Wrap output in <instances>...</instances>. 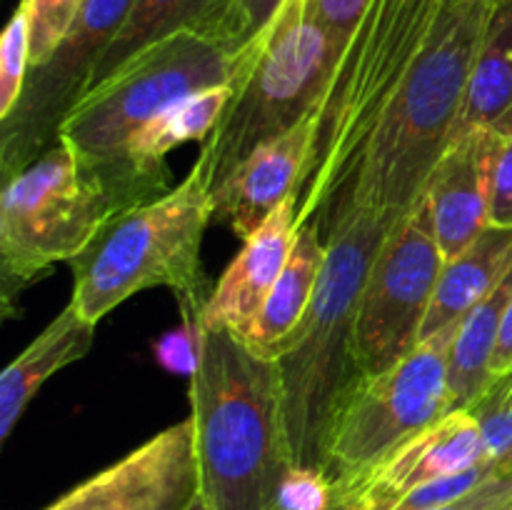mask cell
I'll list each match as a JSON object with an SVG mask.
<instances>
[{"mask_svg": "<svg viewBox=\"0 0 512 510\" xmlns=\"http://www.w3.org/2000/svg\"><path fill=\"white\" fill-rule=\"evenodd\" d=\"M445 0H370L335 60L315 110V135L295 188L298 228L323 240L343 215L355 178Z\"/></svg>", "mask_w": 512, "mask_h": 510, "instance_id": "cell-1", "label": "cell"}, {"mask_svg": "<svg viewBox=\"0 0 512 510\" xmlns=\"http://www.w3.org/2000/svg\"><path fill=\"white\" fill-rule=\"evenodd\" d=\"M190 418L208 510H273L295 468L275 360L233 330H205Z\"/></svg>", "mask_w": 512, "mask_h": 510, "instance_id": "cell-2", "label": "cell"}, {"mask_svg": "<svg viewBox=\"0 0 512 510\" xmlns=\"http://www.w3.org/2000/svg\"><path fill=\"white\" fill-rule=\"evenodd\" d=\"M495 3L445 0L335 228L355 210L398 225L418 205L435 163L455 138L470 70Z\"/></svg>", "mask_w": 512, "mask_h": 510, "instance_id": "cell-3", "label": "cell"}, {"mask_svg": "<svg viewBox=\"0 0 512 510\" xmlns=\"http://www.w3.org/2000/svg\"><path fill=\"white\" fill-rule=\"evenodd\" d=\"M395 225L373 213H350L325 240V265L313 303L270 358L278 365L285 425L298 468L320 470L330 423L363 378L355 313L380 245Z\"/></svg>", "mask_w": 512, "mask_h": 510, "instance_id": "cell-4", "label": "cell"}, {"mask_svg": "<svg viewBox=\"0 0 512 510\" xmlns=\"http://www.w3.org/2000/svg\"><path fill=\"white\" fill-rule=\"evenodd\" d=\"M213 223V158L200 148L193 170L165 195L113 215L88 248L70 260L80 315L98 325L140 290L170 288L183 320H200L210 288L200 260Z\"/></svg>", "mask_w": 512, "mask_h": 510, "instance_id": "cell-5", "label": "cell"}, {"mask_svg": "<svg viewBox=\"0 0 512 510\" xmlns=\"http://www.w3.org/2000/svg\"><path fill=\"white\" fill-rule=\"evenodd\" d=\"M253 50L200 33L158 40L123 65L113 78L78 100L60 125L58 140L108 188L120 213L158 198L128 160L133 135L168 105L200 90L235 85Z\"/></svg>", "mask_w": 512, "mask_h": 510, "instance_id": "cell-6", "label": "cell"}, {"mask_svg": "<svg viewBox=\"0 0 512 510\" xmlns=\"http://www.w3.org/2000/svg\"><path fill=\"white\" fill-rule=\"evenodd\" d=\"M340 50L330 30L310 13L308 0H285L273 23L253 40L233 98L203 140L213 158V185L258 145L315 115Z\"/></svg>", "mask_w": 512, "mask_h": 510, "instance_id": "cell-7", "label": "cell"}, {"mask_svg": "<svg viewBox=\"0 0 512 510\" xmlns=\"http://www.w3.org/2000/svg\"><path fill=\"white\" fill-rule=\"evenodd\" d=\"M120 208L108 188L58 140L40 158L3 180L0 193V300L15 310L20 293L50 265L70 263Z\"/></svg>", "mask_w": 512, "mask_h": 510, "instance_id": "cell-8", "label": "cell"}, {"mask_svg": "<svg viewBox=\"0 0 512 510\" xmlns=\"http://www.w3.org/2000/svg\"><path fill=\"white\" fill-rule=\"evenodd\" d=\"M460 325L420 340L418 348L378 375H363L340 403L320 473L333 490L363 478L395 448L453 410L448 360Z\"/></svg>", "mask_w": 512, "mask_h": 510, "instance_id": "cell-9", "label": "cell"}, {"mask_svg": "<svg viewBox=\"0 0 512 510\" xmlns=\"http://www.w3.org/2000/svg\"><path fill=\"white\" fill-rule=\"evenodd\" d=\"M443 265L428 208L418 200L383 240L360 293L355 345L363 375L385 373L418 348Z\"/></svg>", "mask_w": 512, "mask_h": 510, "instance_id": "cell-10", "label": "cell"}, {"mask_svg": "<svg viewBox=\"0 0 512 510\" xmlns=\"http://www.w3.org/2000/svg\"><path fill=\"white\" fill-rule=\"evenodd\" d=\"M135 0H85L68 35L43 65L30 68L13 113L0 120L3 180L58 143L63 120L88 93L100 58L128 20Z\"/></svg>", "mask_w": 512, "mask_h": 510, "instance_id": "cell-11", "label": "cell"}, {"mask_svg": "<svg viewBox=\"0 0 512 510\" xmlns=\"http://www.w3.org/2000/svg\"><path fill=\"white\" fill-rule=\"evenodd\" d=\"M198 490L193 418H185L43 510H188Z\"/></svg>", "mask_w": 512, "mask_h": 510, "instance_id": "cell-12", "label": "cell"}, {"mask_svg": "<svg viewBox=\"0 0 512 510\" xmlns=\"http://www.w3.org/2000/svg\"><path fill=\"white\" fill-rule=\"evenodd\" d=\"M488 460L493 458L478 418L468 408L450 410L363 478L333 490V510H393L415 490Z\"/></svg>", "mask_w": 512, "mask_h": 510, "instance_id": "cell-13", "label": "cell"}, {"mask_svg": "<svg viewBox=\"0 0 512 510\" xmlns=\"http://www.w3.org/2000/svg\"><path fill=\"white\" fill-rule=\"evenodd\" d=\"M495 130L458 135L435 163L420 200L445 260L463 253L490 228V163Z\"/></svg>", "mask_w": 512, "mask_h": 510, "instance_id": "cell-14", "label": "cell"}, {"mask_svg": "<svg viewBox=\"0 0 512 510\" xmlns=\"http://www.w3.org/2000/svg\"><path fill=\"white\" fill-rule=\"evenodd\" d=\"M315 115L288 133L258 145L220 183L213 185V223H223L245 240L253 235L290 195L303 175Z\"/></svg>", "mask_w": 512, "mask_h": 510, "instance_id": "cell-15", "label": "cell"}, {"mask_svg": "<svg viewBox=\"0 0 512 510\" xmlns=\"http://www.w3.org/2000/svg\"><path fill=\"white\" fill-rule=\"evenodd\" d=\"M298 235V203L290 195L253 235L243 240V248L220 275L210 293L200 325L205 330H233L243 333L263 308L275 280L283 273Z\"/></svg>", "mask_w": 512, "mask_h": 510, "instance_id": "cell-16", "label": "cell"}, {"mask_svg": "<svg viewBox=\"0 0 512 510\" xmlns=\"http://www.w3.org/2000/svg\"><path fill=\"white\" fill-rule=\"evenodd\" d=\"M178 33H200L245 48L235 25V0H135L128 20L100 58L88 93L145 48Z\"/></svg>", "mask_w": 512, "mask_h": 510, "instance_id": "cell-17", "label": "cell"}, {"mask_svg": "<svg viewBox=\"0 0 512 510\" xmlns=\"http://www.w3.org/2000/svg\"><path fill=\"white\" fill-rule=\"evenodd\" d=\"M95 343V323L85 320L75 305H65L33 343L0 375V443L13 435L30 400L48 383L50 375L78 363Z\"/></svg>", "mask_w": 512, "mask_h": 510, "instance_id": "cell-18", "label": "cell"}, {"mask_svg": "<svg viewBox=\"0 0 512 510\" xmlns=\"http://www.w3.org/2000/svg\"><path fill=\"white\" fill-rule=\"evenodd\" d=\"M510 265L512 228H493V225L463 253L445 260L423 325V340L450 325L463 323L465 315L493 293Z\"/></svg>", "mask_w": 512, "mask_h": 510, "instance_id": "cell-19", "label": "cell"}, {"mask_svg": "<svg viewBox=\"0 0 512 510\" xmlns=\"http://www.w3.org/2000/svg\"><path fill=\"white\" fill-rule=\"evenodd\" d=\"M233 90V85H218V88L188 95V98L168 105L163 113L148 120L133 135L128 145V160L135 173L155 193L165 195L170 190V170L165 163L170 150L190 143V140H208L218 120L223 118L225 108L233 98Z\"/></svg>", "mask_w": 512, "mask_h": 510, "instance_id": "cell-20", "label": "cell"}, {"mask_svg": "<svg viewBox=\"0 0 512 510\" xmlns=\"http://www.w3.org/2000/svg\"><path fill=\"white\" fill-rule=\"evenodd\" d=\"M325 265V240L313 223L300 225L295 235L293 253L285 263L283 273L275 280L273 290L265 298L263 308L255 315L253 323L240 333V338L255 348L258 353L268 355L290 338L300 325L303 315L313 303L315 288H318L320 273Z\"/></svg>", "mask_w": 512, "mask_h": 510, "instance_id": "cell-21", "label": "cell"}, {"mask_svg": "<svg viewBox=\"0 0 512 510\" xmlns=\"http://www.w3.org/2000/svg\"><path fill=\"white\" fill-rule=\"evenodd\" d=\"M512 110V0H498L470 70L455 138L495 128Z\"/></svg>", "mask_w": 512, "mask_h": 510, "instance_id": "cell-22", "label": "cell"}, {"mask_svg": "<svg viewBox=\"0 0 512 510\" xmlns=\"http://www.w3.org/2000/svg\"><path fill=\"white\" fill-rule=\"evenodd\" d=\"M512 300V265L493 293L480 300L455 333L448 360V395L453 410L470 408L493 383L490 360L498 345L505 310Z\"/></svg>", "mask_w": 512, "mask_h": 510, "instance_id": "cell-23", "label": "cell"}, {"mask_svg": "<svg viewBox=\"0 0 512 510\" xmlns=\"http://www.w3.org/2000/svg\"><path fill=\"white\" fill-rule=\"evenodd\" d=\"M30 73V20L20 3L0 35V120L13 113Z\"/></svg>", "mask_w": 512, "mask_h": 510, "instance_id": "cell-24", "label": "cell"}, {"mask_svg": "<svg viewBox=\"0 0 512 510\" xmlns=\"http://www.w3.org/2000/svg\"><path fill=\"white\" fill-rule=\"evenodd\" d=\"M30 20V68L43 65L68 35L85 0H20Z\"/></svg>", "mask_w": 512, "mask_h": 510, "instance_id": "cell-25", "label": "cell"}, {"mask_svg": "<svg viewBox=\"0 0 512 510\" xmlns=\"http://www.w3.org/2000/svg\"><path fill=\"white\" fill-rule=\"evenodd\" d=\"M490 163V225L512 228V110L495 128Z\"/></svg>", "mask_w": 512, "mask_h": 510, "instance_id": "cell-26", "label": "cell"}, {"mask_svg": "<svg viewBox=\"0 0 512 510\" xmlns=\"http://www.w3.org/2000/svg\"><path fill=\"white\" fill-rule=\"evenodd\" d=\"M205 328L200 320H183V325L153 340V358L165 373L193 378L203 355Z\"/></svg>", "mask_w": 512, "mask_h": 510, "instance_id": "cell-27", "label": "cell"}, {"mask_svg": "<svg viewBox=\"0 0 512 510\" xmlns=\"http://www.w3.org/2000/svg\"><path fill=\"white\" fill-rule=\"evenodd\" d=\"M273 510H333V485L320 470H290Z\"/></svg>", "mask_w": 512, "mask_h": 510, "instance_id": "cell-28", "label": "cell"}, {"mask_svg": "<svg viewBox=\"0 0 512 510\" xmlns=\"http://www.w3.org/2000/svg\"><path fill=\"white\" fill-rule=\"evenodd\" d=\"M430 510H512V475H500L493 465V473L485 483Z\"/></svg>", "mask_w": 512, "mask_h": 510, "instance_id": "cell-29", "label": "cell"}, {"mask_svg": "<svg viewBox=\"0 0 512 510\" xmlns=\"http://www.w3.org/2000/svg\"><path fill=\"white\" fill-rule=\"evenodd\" d=\"M368 3L370 0H308L310 13L330 30L340 48H345Z\"/></svg>", "mask_w": 512, "mask_h": 510, "instance_id": "cell-30", "label": "cell"}, {"mask_svg": "<svg viewBox=\"0 0 512 510\" xmlns=\"http://www.w3.org/2000/svg\"><path fill=\"white\" fill-rule=\"evenodd\" d=\"M283 3L285 0H235V25L240 40L248 45L250 40L258 38L273 23Z\"/></svg>", "mask_w": 512, "mask_h": 510, "instance_id": "cell-31", "label": "cell"}, {"mask_svg": "<svg viewBox=\"0 0 512 510\" xmlns=\"http://www.w3.org/2000/svg\"><path fill=\"white\" fill-rule=\"evenodd\" d=\"M512 373V300L505 310L503 328H500L498 345H495L493 360H490V375L500 378V375Z\"/></svg>", "mask_w": 512, "mask_h": 510, "instance_id": "cell-32", "label": "cell"}, {"mask_svg": "<svg viewBox=\"0 0 512 510\" xmlns=\"http://www.w3.org/2000/svg\"><path fill=\"white\" fill-rule=\"evenodd\" d=\"M495 385V393H498L500 405L505 410H512V385H510V375H500V378L493 380Z\"/></svg>", "mask_w": 512, "mask_h": 510, "instance_id": "cell-33", "label": "cell"}, {"mask_svg": "<svg viewBox=\"0 0 512 510\" xmlns=\"http://www.w3.org/2000/svg\"><path fill=\"white\" fill-rule=\"evenodd\" d=\"M495 470L500 475H512V448L505 455H500V458H495Z\"/></svg>", "mask_w": 512, "mask_h": 510, "instance_id": "cell-34", "label": "cell"}, {"mask_svg": "<svg viewBox=\"0 0 512 510\" xmlns=\"http://www.w3.org/2000/svg\"><path fill=\"white\" fill-rule=\"evenodd\" d=\"M188 510H208V505H205V500L200 498V490H198V495H195V498H193V503L188 505Z\"/></svg>", "mask_w": 512, "mask_h": 510, "instance_id": "cell-35", "label": "cell"}]
</instances>
